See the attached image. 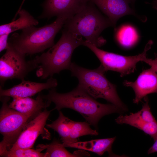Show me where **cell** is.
Returning <instances> with one entry per match:
<instances>
[{"label": "cell", "instance_id": "cell-21", "mask_svg": "<svg viewBox=\"0 0 157 157\" xmlns=\"http://www.w3.org/2000/svg\"><path fill=\"white\" fill-rule=\"evenodd\" d=\"M0 157H45V153L31 149H17L10 150L0 154Z\"/></svg>", "mask_w": 157, "mask_h": 157}, {"label": "cell", "instance_id": "cell-2", "mask_svg": "<svg viewBox=\"0 0 157 157\" xmlns=\"http://www.w3.org/2000/svg\"><path fill=\"white\" fill-rule=\"evenodd\" d=\"M84 40L82 37L63 28L58 41L46 52L34 58L38 64L37 76L41 79H46L63 70H69L74 51L78 47L83 45Z\"/></svg>", "mask_w": 157, "mask_h": 157}, {"label": "cell", "instance_id": "cell-16", "mask_svg": "<svg viewBox=\"0 0 157 157\" xmlns=\"http://www.w3.org/2000/svg\"><path fill=\"white\" fill-rule=\"evenodd\" d=\"M140 37L137 29L131 24H124L114 28V39L119 45L124 48L134 46L139 40Z\"/></svg>", "mask_w": 157, "mask_h": 157}, {"label": "cell", "instance_id": "cell-8", "mask_svg": "<svg viewBox=\"0 0 157 157\" xmlns=\"http://www.w3.org/2000/svg\"><path fill=\"white\" fill-rule=\"evenodd\" d=\"M8 44L6 52L0 59V86L2 87L8 80H25L30 72L38 67L35 58L27 61L25 54Z\"/></svg>", "mask_w": 157, "mask_h": 157}, {"label": "cell", "instance_id": "cell-27", "mask_svg": "<svg viewBox=\"0 0 157 157\" xmlns=\"http://www.w3.org/2000/svg\"><path fill=\"white\" fill-rule=\"evenodd\" d=\"M130 3V4L131 6L133 7V8L134 6L135 2L136 0H129Z\"/></svg>", "mask_w": 157, "mask_h": 157}, {"label": "cell", "instance_id": "cell-3", "mask_svg": "<svg viewBox=\"0 0 157 157\" xmlns=\"http://www.w3.org/2000/svg\"><path fill=\"white\" fill-rule=\"evenodd\" d=\"M110 27L114 28L109 19L103 15L93 3L88 1L80 12L66 20L63 27L99 47L106 43L101 34Z\"/></svg>", "mask_w": 157, "mask_h": 157}, {"label": "cell", "instance_id": "cell-11", "mask_svg": "<svg viewBox=\"0 0 157 157\" xmlns=\"http://www.w3.org/2000/svg\"><path fill=\"white\" fill-rule=\"evenodd\" d=\"M88 0H46L40 18L49 19L54 16L70 18L80 12Z\"/></svg>", "mask_w": 157, "mask_h": 157}, {"label": "cell", "instance_id": "cell-17", "mask_svg": "<svg viewBox=\"0 0 157 157\" xmlns=\"http://www.w3.org/2000/svg\"><path fill=\"white\" fill-rule=\"evenodd\" d=\"M118 124H126L137 128L149 135L154 140L157 138V122H148L140 118L136 113L120 115L115 119Z\"/></svg>", "mask_w": 157, "mask_h": 157}, {"label": "cell", "instance_id": "cell-1", "mask_svg": "<svg viewBox=\"0 0 157 157\" xmlns=\"http://www.w3.org/2000/svg\"><path fill=\"white\" fill-rule=\"evenodd\" d=\"M42 96L44 99L54 103L55 107L53 109L58 111L65 108L73 109L81 114L90 125L95 127L103 116L123 111L113 104L98 102L77 86L71 91L64 93H58L54 88L49 90L47 94Z\"/></svg>", "mask_w": 157, "mask_h": 157}, {"label": "cell", "instance_id": "cell-12", "mask_svg": "<svg viewBox=\"0 0 157 157\" xmlns=\"http://www.w3.org/2000/svg\"><path fill=\"white\" fill-rule=\"evenodd\" d=\"M58 85L57 80L51 77L44 83L24 80L19 84L7 89L0 86V97L8 96L13 98L30 97L44 90L56 88Z\"/></svg>", "mask_w": 157, "mask_h": 157}, {"label": "cell", "instance_id": "cell-7", "mask_svg": "<svg viewBox=\"0 0 157 157\" xmlns=\"http://www.w3.org/2000/svg\"><path fill=\"white\" fill-rule=\"evenodd\" d=\"M153 41L149 40L141 53L135 56H124L100 49L90 42L85 40L83 45L89 48L100 61L106 72L113 71L119 73L123 77L135 72L136 65L140 61L144 62L147 53L151 47Z\"/></svg>", "mask_w": 157, "mask_h": 157}, {"label": "cell", "instance_id": "cell-10", "mask_svg": "<svg viewBox=\"0 0 157 157\" xmlns=\"http://www.w3.org/2000/svg\"><path fill=\"white\" fill-rule=\"evenodd\" d=\"M93 3L110 20L114 28L117 21L126 15H133L142 22H145L146 17L138 14L130 6L129 0H88ZM131 5V4H130Z\"/></svg>", "mask_w": 157, "mask_h": 157}, {"label": "cell", "instance_id": "cell-20", "mask_svg": "<svg viewBox=\"0 0 157 157\" xmlns=\"http://www.w3.org/2000/svg\"><path fill=\"white\" fill-rule=\"evenodd\" d=\"M45 149H46L44 153L45 157H76L90 156L89 153L82 150L76 151L73 153H71L65 149L63 143H61L56 139L49 144L38 145L36 150L40 152Z\"/></svg>", "mask_w": 157, "mask_h": 157}, {"label": "cell", "instance_id": "cell-22", "mask_svg": "<svg viewBox=\"0 0 157 157\" xmlns=\"http://www.w3.org/2000/svg\"><path fill=\"white\" fill-rule=\"evenodd\" d=\"M144 98V102L142 108L140 111L136 112L139 117L145 121L151 122L156 121L152 115L149 104L148 97Z\"/></svg>", "mask_w": 157, "mask_h": 157}, {"label": "cell", "instance_id": "cell-24", "mask_svg": "<svg viewBox=\"0 0 157 157\" xmlns=\"http://www.w3.org/2000/svg\"><path fill=\"white\" fill-rule=\"evenodd\" d=\"M144 62L150 66L157 73V56L153 59L147 57Z\"/></svg>", "mask_w": 157, "mask_h": 157}, {"label": "cell", "instance_id": "cell-6", "mask_svg": "<svg viewBox=\"0 0 157 157\" xmlns=\"http://www.w3.org/2000/svg\"><path fill=\"white\" fill-rule=\"evenodd\" d=\"M10 97H0L2 105L0 111V154L10 150L16 142L28 119L32 116L19 112L9 108Z\"/></svg>", "mask_w": 157, "mask_h": 157}, {"label": "cell", "instance_id": "cell-26", "mask_svg": "<svg viewBox=\"0 0 157 157\" xmlns=\"http://www.w3.org/2000/svg\"><path fill=\"white\" fill-rule=\"evenodd\" d=\"M152 8L157 10V0H153L150 3Z\"/></svg>", "mask_w": 157, "mask_h": 157}, {"label": "cell", "instance_id": "cell-9", "mask_svg": "<svg viewBox=\"0 0 157 157\" xmlns=\"http://www.w3.org/2000/svg\"><path fill=\"white\" fill-rule=\"evenodd\" d=\"M52 110H48L45 108L34 119L27 122L17 140L10 150L32 148L38 136L43 133L47 120Z\"/></svg>", "mask_w": 157, "mask_h": 157}, {"label": "cell", "instance_id": "cell-19", "mask_svg": "<svg viewBox=\"0 0 157 157\" xmlns=\"http://www.w3.org/2000/svg\"><path fill=\"white\" fill-rule=\"evenodd\" d=\"M17 13V14H18L19 16L17 19L0 26V35L9 34L16 31L22 30L28 27L35 26L38 24V21L25 10L21 9L18 11Z\"/></svg>", "mask_w": 157, "mask_h": 157}, {"label": "cell", "instance_id": "cell-25", "mask_svg": "<svg viewBox=\"0 0 157 157\" xmlns=\"http://www.w3.org/2000/svg\"><path fill=\"white\" fill-rule=\"evenodd\" d=\"M154 141L153 145L148 151L147 153L148 154L157 152V138Z\"/></svg>", "mask_w": 157, "mask_h": 157}, {"label": "cell", "instance_id": "cell-15", "mask_svg": "<svg viewBox=\"0 0 157 157\" xmlns=\"http://www.w3.org/2000/svg\"><path fill=\"white\" fill-rule=\"evenodd\" d=\"M87 122H78L65 118V139L63 144L65 147L78 142L77 138L83 135H97V131L92 129Z\"/></svg>", "mask_w": 157, "mask_h": 157}, {"label": "cell", "instance_id": "cell-23", "mask_svg": "<svg viewBox=\"0 0 157 157\" xmlns=\"http://www.w3.org/2000/svg\"><path fill=\"white\" fill-rule=\"evenodd\" d=\"M9 34L0 35V52L6 50L9 46L8 37Z\"/></svg>", "mask_w": 157, "mask_h": 157}, {"label": "cell", "instance_id": "cell-18", "mask_svg": "<svg viewBox=\"0 0 157 157\" xmlns=\"http://www.w3.org/2000/svg\"><path fill=\"white\" fill-rule=\"evenodd\" d=\"M116 137L97 139L89 141L77 142L70 144L69 147L76 148L94 152L101 156L108 152L109 156H114L112 151V146Z\"/></svg>", "mask_w": 157, "mask_h": 157}, {"label": "cell", "instance_id": "cell-5", "mask_svg": "<svg viewBox=\"0 0 157 157\" xmlns=\"http://www.w3.org/2000/svg\"><path fill=\"white\" fill-rule=\"evenodd\" d=\"M69 70L72 76L78 80L77 86L92 97L104 99L123 111L127 110L117 94L116 85L106 78V71L101 65L96 69H89L72 63Z\"/></svg>", "mask_w": 157, "mask_h": 157}, {"label": "cell", "instance_id": "cell-14", "mask_svg": "<svg viewBox=\"0 0 157 157\" xmlns=\"http://www.w3.org/2000/svg\"><path fill=\"white\" fill-rule=\"evenodd\" d=\"M51 103L44 99L40 92L35 99L30 97L13 98L8 106L19 112L33 115L49 106Z\"/></svg>", "mask_w": 157, "mask_h": 157}, {"label": "cell", "instance_id": "cell-13", "mask_svg": "<svg viewBox=\"0 0 157 157\" xmlns=\"http://www.w3.org/2000/svg\"><path fill=\"white\" fill-rule=\"evenodd\" d=\"M124 85L133 90L134 103L138 104L147 94L157 93V73L151 67L144 70L134 82L125 81Z\"/></svg>", "mask_w": 157, "mask_h": 157}, {"label": "cell", "instance_id": "cell-4", "mask_svg": "<svg viewBox=\"0 0 157 157\" xmlns=\"http://www.w3.org/2000/svg\"><path fill=\"white\" fill-rule=\"evenodd\" d=\"M68 18L66 16L58 17L52 23L42 27H28L20 34H13L8 39V43L25 55L42 52L55 44L56 35Z\"/></svg>", "mask_w": 157, "mask_h": 157}]
</instances>
